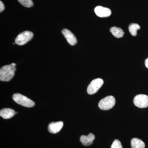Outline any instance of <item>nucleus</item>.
<instances>
[{
	"mask_svg": "<svg viewBox=\"0 0 148 148\" xmlns=\"http://www.w3.org/2000/svg\"><path fill=\"white\" fill-rule=\"evenodd\" d=\"M15 63L3 66L0 69V80L1 81L8 82L10 81L15 74L16 69Z\"/></svg>",
	"mask_w": 148,
	"mask_h": 148,
	"instance_id": "nucleus-1",
	"label": "nucleus"
},
{
	"mask_svg": "<svg viewBox=\"0 0 148 148\" xmlns=\"http://www.w3.org/2000/svg\"><path fill=\"white\" fill-rule=\"evenodd\" d=\"M14 101L17 104L27 108H32L35 106V103L26 96L19 93H15L12 96Z\"/></svg>",
	"mask_w": 148,
	"mask_h": 148,
	"instance_id": "nucleus-2",
	"label": "nucleus"
},
{
	"mask_svg": "<svg viewBox=\"0 0 148 148\" xmlns=\"http://www.w3.org/2000/svg\"><path fill=\"white\" fill-rule=\"evenodd\" d=\"M115 99L112 95L103 98L98 103L99 108L104 110H108L113 108L115 104Z\"/></svg>",
	"mask_w": 148,
	"mask_h": 148,
	"instance_id": "nucleus-3",
	"label": "nucleus"
},
{
	"mask_svg": "<svg viewBox=\"0 0 148 148\" xmlns=\"http://www.w3.org/2000/svg\"><path fill=\"white\" fill-rule=\"evenodd\" d=\"M33 36L34 34L32 32L25 31L17 36L15 39V43L17 45H24L32 39Z\"/></svg>",
	"mask_w": 148,
	"mask_h": 148,
	"instance_id": "nucleus-4",
	"label": "nucleus"
},
{
	"mask_svg": "<svg viewBox=\"0 0 148 148\" xmlns=\"http://www.w3.org/2000/svg\"><path fill=\"white\" fill-rule=\"evenodd\" d=\"M104 83L103 79L97 78L93 80L87 87V91L89 95H92L98 92Z\"/></svg>",
	"mask_w": 148,
	"mask_h": 148,
	"instance_id": "nucleus-5",
	"label": "nucleus"
},
{
	"mask_svg": "<svg viewBox=\"0 0 148 148\" xmlns=\"http://www.w3.org/2000/svg\"><path fill=\"white\" fill-rule=\"evenodd\" d=\"M133 103L140 108H147L148 107V96L144 94L136 95L133 99Z\"/></svg>",
	"mask_w": 148,
	"mask_h": 148,
	"instance_id": "nucleus-6",
	"label": "nucleus"
},
{
	"mask_svg": "<svg viewBox=\"0 0 148 148\" xmlns=\"http://www.w3.org/2000/svg\"><path fill=\"white\" fill-rule=\"evenodd\" d=\"M62 33L70 45L74 46L77 43L76 38L70 30L64 29L62 30Z\"/></svg>",
	"mask_w": 148,
	"mask_h": 148,
	"instance_id": "nucleus-7",
	"label": "nucleus"
},
{
	"mask_svg": "<svg viewBox=\"0 0 148 148\" xmlns=\"http://www.w3.org/2000/svg\"><path fill=\"white\" fill-rule=\"evenodd\" d=\"M95 13L100 17H107L110 16L112 12L109 8L103 7L101 6H98L94 10Z\"/></svg>",
	"mask_w": 148,
	"mask_h": 148,
	"instance_id": "nucleus-8",
	"label": "nucleus"
},
{
	"mask_svg": "<svg viewBox=\"0 0 148 148\" xmlns=\"http://www.w3.org/2000/svg\"><path fill=\"white\" fill-rule=\"evenodd\" d=\"M64 125L62 121L52 122L49 123L48 127L49 132L52 134H56L59 132Z\"/></svg>",
	"mask_w": 148,
	"mask_h": 148,
	"instance_id": "nucleus-9",
	"label": "nucleus"
},
{
	"mask_svg": "<svg viewBox=\"0 0 148 148\" xmlns=\"http://www.w3.org/2000/svg\"><path fill=\"white\" fill-rule=\"evenodd\" d=\"M95 139V136L94 134L90 133L87 136L82 135L80 138V141L83 145L88 146L92 145Z\"/></svg>",
	"mask_w": 148,
	"mask_h": 148,
	"instance_id": "nucleus-10",
	"label": "nucleus"
},
{
	"mask_svg": "<svg viewBox=\"0 0 148 148\" xmlns=\"http://www.w3.org/2000/svg\"><path fill=\"white\" fill-rule=\"evenodd\" d=\"M16 114L15 111L10 108H3L0 111V116L4 119H10Z\"/></svg>",
	"mask_w": 148,
	"mask_h": 148,
	"instance_id": "nucleus-11",
	"label": "nucleus"
},
{
	"mask_svg": "<svg viewBox=\"0 0 148 148\" xmlns=\"http://www.w3.org/2000/svg\"><path fill=\"white\" fill-rule=\"evenodd\" d=\"M131 146L132 148H145V143L137 138H133L131 140Z\"/></svg>",
	"mask_w": 148,
	"mask_h": 148,
	"instance_id": "nucleus-12",
	"label": "nucleus"
},
{
	"mask_svg": "<svg viewBox=\"0 0 148 148\" xmlns=\"http://www.w3.org/2000/svg\"><path fill=\"white\" fill-rule=\"evenodd\" d=\"M111 33L115 38H121L123 36L124 32L121 28L116 27H112L110 29Z\"/></svg>",
	"mask_w": 148,
	"mask_h": 148,
	"instance_id": "nucleus-13",
	"label": "nucleus"
},
{
	"mask_svg": "<svg viewBox=\"0 0 148 148\" xmlns=\"http://www.w3.org/2000/svg\"><path fill=\"white\" fill-rule=\"evenodd\" d=\"M140 29V25L136 23H132L129 25L128 30L130 34L133 36H135L137 35V31Z\"/></svg>",
	"mask_w": 148,
	"mask_h": 148,
	"instance_id": "nucleus-14",
	"label": "nucleus"
},
{
	"mask_svg": "<svg viewBox=\"0 0 148 148\" xmlns=\"http://www.w3.org/2000/svg\"><path fill=\"white\" fill-rule=\"evenodd\" d=\"M22 5L27 8L32 7L34 5L32 0H18Z\"/></svg>",
	"mask_w": 148,
	"mask_h": 148,
	"instance_id": "nucleus-15",
	"label": "nucleus"
},
{
	"mask_svg": "<svg viewBox=\"0 0 148 148\" xmlns=\"http://www.w3.org/2000/svg\"><path fill=\"white\" fill-rule=\"evenodd\" d=\"M111 148H123V147L120 141L118 140H115L112 144Z\"/></svg>",
	"mask_w": 148,
	"mask_h": 148,
	"instance_id": "nucleus-16",
	"label": "nucleus"
},
{
	"mask_svg": "<svg viewBox=\"0 0 148 148\" xmlns=\"http://www.w3.org/2000/svg\"><path fill=\"white\" fill-rule=\"evenodd\" d=\"M5 6L1 1H0V12H1L4 10Z\"/></svg>",
	"mask_w": 148,
	"mask_h": 148,
	"instance_id": "nucleus-17",
	"label": "nucleus"
},
{
	"mask_svg": "<svg viewBox=\"0 0 148 148\" xmlns=\"http://www.w3.org/2000/svg\"><path fill=\"white\" fill-rule=\"evenodd\" d=\"M145 65L146 67L148 69V58H147L145 61Z\"/></svg>",
	"mask_w": 148,
	"mask_h": 148,
	"instance_id": "nucleus-18",
	"label": "nucleus"
}]
</instances>
